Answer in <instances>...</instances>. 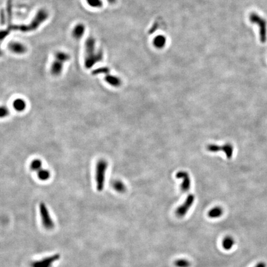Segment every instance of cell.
<instances>
[{
	"label": "cell",
	"instance_id": "15",
	"mask_svg": "<svg viewBox=\"0 0 267 267\" xmlns=\"http://www.w3.org/2000/svg\"><path fill=\"white\" fill-rule=\"evenodd\" d=\"M234 244V239L230 236H228L226 237H225L222 241V245L223 249L227 250H231Z\"/></svg>",
	"mask_w": 267,
	"mask_h": 267
},
{
	"label": "cell",
	"instance_id": "23",
	"mask_svg": "<svg viewBox=\"0 0 267 267\" xmlns=\"http://www.w3.org/2000/svg\"><path fill=\"white\" fill-rule=\"evenodd\" d=\"M12 2L11 0H9L7 4V9H8V27H10L12 26L11 19H12Z\"/></svg>",
	"mask_w": 267,
	"mask_h": 267
},
{
	"label": "cell",
	"instance_id": "16",
	"mask_svg": "<svg viewBox=\"0 0 267 267\" xmlns=\"http://www.w3.org/2000/svg\"><path fill=\"white\" fill-rule=\"evenodd\" d=\"M166 38L163 35H158L153 40V45L157 48H162L165 46Z\"/></svg>",
	"mask_w": 267,
	"mask_h": 267
},
{
	"label": "cell",
	"instance_id": "1",
	"mask_svg": "<svg viewBox=\"0 0 267 267\" xmlns=\"http://www.w3.org/2000/svg\"><path fill=\"white\" fill-rule=\"evenodd\" d=\"M85 51L84 65L87 69L92 68L96 63L101 61L104 57L102 51L96 50V41L92 37L87 38L85 43Z\"/></svg>",
	"mask_w": 267,
	"mask_h": 267
},
{
	"label": "cell",
	"instance_id": "19",
	"mask_svg": "<svg viewBox=\"0 0 267 267\" xmlns=\"http://www.w3.org/2000/svg\"><path fill=\"white\" fill-rule=\"evenodd\" d=\"M112 188H113V189L115 190H116L119 193L124 192L126 190V187L125 186V184L122 181L119 180L114 181V182L112 183Z\"/></svg>",
	"mask_w": 267,
	"mask_h": 267
},
{
	"label": "cell",
	"instance_id": "11",
	"mask_svg": "<svg viewBox=\"0 0 267 267\" xmlns=\"http://www.w3.org/2000/svg\"><path fill=\"white\" fill-rule=\"evenodd\" d=\"M63 63L55 59L51 66V73L55 76H59L63 70Z\"/></svg>",
	"mask_w": 267,
	"mask_h": 267
},
{
	"label": "cell",
	"instance_id": "25",
	"mask_svg": "<svg viewBox=\"0 0 267 267\" xmlns=\"http://www.w3.org/2000/svg\"><path fill=\"white\" fill-rule=\"evenodd\" d=\"M88 6L94 8H100L103 6V2L101 0H86Z\"/></svg>",
	"mask_w": 267,
	"mask_h": 267
},
{
	"label": "cell",
	"instance_id": "2",
	"mask_svg": "<svg viewBox=\"0 0 267 267\" xmlns=\"http://www.w3.org/2000/svg\"><path fill=\"white\" fill-rule=\"evenodd\" d=\"M48 18V13L45 9H40L37 12L34 18L32 20L30 23L28 24H20V25H12L10 27H8L7 28L16 31H20L22 32H29L36 30L43 22Z\"/></svg>",
	"mask_w": 267,
	"mask_h": 267
},
{
	"label": "cell",
	"instance_id": "17",
	"mask_svg": "<svg viewBox=\"0 0 267 267\" xmlns=\"http://www.w3.org/2000/svg\"><path fill=\"white\" fill-rule=\"evenodd\" d=\"M13 106L14 110L16 111H23L26 108V103L21 98H17L13 101Z\"/></svg>",
	"mask_w": 267,
	"mask_h": 267
},
{
	"label": "cell",
	"instance_id": "29",
	"mask_svg": "<svg viewBox=\"0 0 267 267\" xmlns=\"http://www.w3.org/2000/svg\"><path fill=\"white\" fill-rule=\"evenodd\" d=\"M107 1L110 4H114V3H115L116 2V0H107Z\"/></svg>",
	"mask_w": 267,
	"mask_h": 267
},
{
	"label": "cell",
	"instance_id": "28",
	"mask_svg": "<svg viewBox=\"0 0 267 267\" xmlns=\"http://www.w3.org/2000/svg\"><path fill=\"white\" fill-rule=\"evenodd\" d=\"M254 267H266V264L264 262H259L256 263Z\"/></svg>",
	"mask_w": 267,
	"mask_h": 267
},
{
	"label": "cell",
	"instance_id": "4",
	"mask_svg": "<svg viewBox=\"0 0 267 267\" xmlns=\"http://www.w3.org/2000/svg\"><path fill=\"white\" fill-rule=\"evenodd\" d=\"M250 22L259 27L260 40L262 43L266 42L267 39V21L258 14L252 13L249 16Z\"/></svg>",
	"mask_w": 267,
	"mask_h": 267
},
{
	"label": "cell",
	"instance_id": "8",
	"mask_svg": "<svg viewBox=\"0 0 267 267\" xmlns=\"http://www.w3.org/2000/svg\"><path fill=\"white\" fill-rule=\"evenodd\" d=\"M195 197L193 194H189L182 205L176 210V214L178 217H182L186 214L194 203Z\"/></svg>",
	"mask_w": 267,
	"mask_h": 267
},
{
	"label": "cell",
	"instance_id": "9",
	"mask_svg": "<svg viewBox=\"0 0 267 267\" xmlns=\"http://www.w3.org/2000/svg\"><path fill=\"white\" fill-rule=\"evenodd\" d=\"M176 177L182 181L181 186L182 191L184 192L189 191L190 188V179L189 174L186 171H179L176 173Z\"/></svg>",
	"mask_w": 267,
	"mask_h": 267
},
{
	"label": "cell",
	"instance_id": "13",
	"mask_svg": "<svg viewBox=\"0 0 267 267\" xmlns=\"http://www.w3.org/2000/svg\"><path fill=\"white\" fill-rule=\"evenodd\" d=\"M104 80L106 81V83L114 87H118L121 86L122 84V81L120 79V78L115 76L111 75L110 74L106 75L104 78Z\"/></svg>",
	"mask_w": 267,
	"mask_h": 267
},
{
	"label": "cell",
	"instance_id": "21",
	"mask_svg": "<svg viewBox=\"0 0 267 267\" xmlns=\"http://www.w3.org/2000/svg\"><path fill=\"white\" fill-rule=\"evenodd\" d=\"M110 70L107 67H100L98 68H97L94 70H92V74L94 76H97L99 74H105L107 75L110 74Z\"/></svg>",
	"mask_w": 267,
	"mask_h": 267
},
{
	"label": "cell",
	"instance_id": "6",
	"mask_svg": "<svg viewBox=\"0 0 267 267\" xmlns=\"http://www.w3.org/2000/svg\"><path fill=\"white\" fill-rule=\"evenodd\" d=\"M206 148L208 152L213 153L223 151L228 159H231L233 155L234 148L230 143H226L221 146L215 144H208Z\"/></svg>",
	"mask_w": 267,
	"mask_h": 267
},
{
	"label": "cell",
	"instance_id": "3",
	"mask_svg": "<svg viewBox=\"0 0 267 267\" xmlns=\"http://www.w3.org/2000/svg\"><path fill=\"white\" fill-rule=\"evenodd\" d=\"M108 165V162L104 159L100 160L97 163L95 181L97 189L98 192H101L104 189Z\"/></svg>",
	"mask_w": 267,
	"mask_h": 267
},
{
	"label": "cell",
	"instance_id": "7",
	"mask_svg": "<svg viewBox=\"0 0 267 267\" xmlns=\"http://www.w3.org/2000/svg\"><path fill=\"white\" fill-rule=\"evenodd\" d=\"M60 259L59 254H54L41 260L33 262L30 266L31 267H52L53 263Z\"/></svg>",
	"mask_w": 267,
	"mask_h": 267
},
{
	"label": "cell",
	"instance_id": "27",
	"mask_svg": "<svg viewBox=\"0 0 267 267\" xmlns=\"http://www.w3.org/2000/svg\"><path fill=\"white\" fill-rule=\"evenodd\" d=\"M10 32H11V31L8 28L5 30H2L1 31V33H0V39H1V40H3V39L6 38Z\"/></svg>",
	"mask_w": 267,
	"mask_h": 267
},
{
	"label": "cell",
	"instance_id": "12",
	"mask_svg": "<svg viewBox=\"0 0 267 267\" xmlns=\"http://www.w3.org/2000/svg\"><path fill=\"white\" fill-rule=\"evenodd\" d=\"M86 32V27L83 24H78L73 28V37L76 40H79L83 37Z\"/></svg>",
	"mask_w": 267,
	"mask_h": 267
},
{
	"label": "cell",
	"instance_id": "22",
	"mask_svg": "<svg viewBox=\"0 0 267 267\" xmlns=\"http://www.w3.org/2000/svg\"><path fill=\"white\" fill-rule=\"evenodd\" d=\"M42 162L39 159H35L31 163H30V169L33 171H38L42 169Z\"/></svg>",
	"mask_w": 267,
	"mask_h": 267
},
{
	"label": "cell",
	"instance_id": "18",
	"mask_svg": "<svg viewBox=\"0 0 267 267\" xmlns=\"http://www.w3.org/2000/svg\"><path fill=\"white\" fill-rule=\"evenodd\" d=\"M55 59L64 63L70 59V55L63 51H58L55 54Z\"/></svg>",
	"mask_w": 267,
	"mask_h": 267
},
{
	"label": "cell",
	"instance_id": "26",
	"mask_svg": "<svg viewBox=\"0 0 267 267\" xmlns=\"http://www.w3.org/2000/svg\"><path fill=\"white\" fill-rule=\"evenodd\" d=\"M9 114V111L8 109L5 106H2L0 108V116L2 118L6 117Z\"/></svg>",
	"mask_w": 267,
	"mask_h": 267
},
{
	"label": "cell",
	"instance_id": "14",
	"mask_svg": "<svg viewBox=\"0 0 267 267\" xmlns=\"http://www.w3.org/2000/svg\"><path fill=\"white\" fill-rule=\"evenodd\" d=\"M223 210L221 207H214L212 208L208 213V216L210 218H218L222 216Z\"/></svg>",
	"mask_w": 267,
	"mask_h": 267
},
{
	"label": "cell",
	"instance_id": "20",
	"mask_svg": "<svg viewBox=\"0 0 267 267\" xmlns=\"http://www.w3.org/2000/svg\"><path fill=\"white\" fill-rule=\"evenodd\" d=\"M37 176L41 181H46L50 178V173L48 170L42 168L37 171Z\"/></svg>",
	"mask_w": 267,
	"mask_h": 267
},
{
	"label": "cell",
	"instance_id": "24",
	"mask_svg": "<svg viewBox=\"0 0 267 267\" xmlns=\"http://www.w3.org/2000/svg\"><path fill=\"white\" fill-rule=\"evenodd\" d=\"M174 263L176 267H189L190 266V262L184 259L176 260Z\"/></svg>",
	"mask_w": 267,
	"mask_h": 267
},
{
	"label": "cell",
	"instance_id": "10",
	"mask_svg": "<svg viewBox=\"0 0 267 267\" xmlns=\"http://www.w3.org/2000/svg\"><path fill=\"white\" fill-rule=\"evenodd\" d=\"M8 48L12 52L18 55L24 54L27 51L26 46L23 44L18 42H12L9 43L8 45Z\"/></svg>",
	"mask_w": 267,
	"mask_h": 267
},
{
	"label": "cell",
	"instance_id": "5",
	"mask_svg": "<svg viewBox=\"0 0 267 267\" xmlns=\"http://www.w3.org/2000/svg\"><path fill=\"white\" fill-rule=\"evenodd\" d=\"M39 211L44 228L48 231L53 230L55 227L54 221L51 218L46 205L44 202H41L39 205Z\"/></svg>",
	"mask_w": 267,
	"mask_h": 267
}]
</instances>
